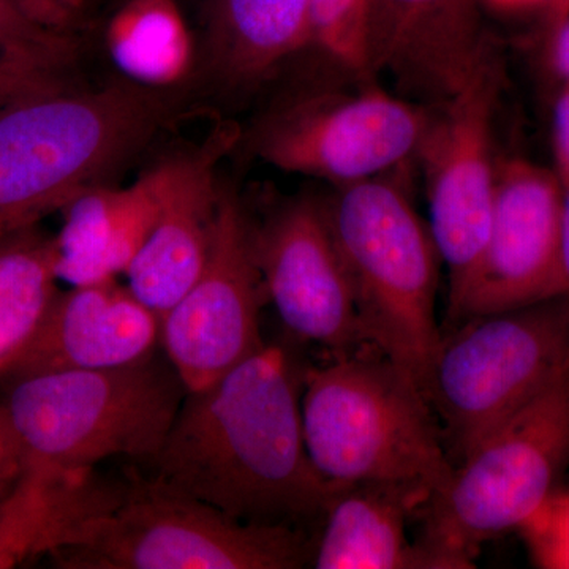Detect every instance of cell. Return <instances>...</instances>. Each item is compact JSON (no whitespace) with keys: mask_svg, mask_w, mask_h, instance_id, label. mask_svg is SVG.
<instances>
[{"mask_svg":"<svg viewBox=\"0 0 569 569\" xmlns=\"http://www.w3.org/2000/svg\"><path fill=\"white\" fill-rule=\"evenodd\" d=\"M302 378L266 346L200 391H187L152 460L157 477L242 522L290 526L323 515L337 488L313 467Z\"/></svg>","mask_w":569,"mask_h":569,"instance_id":"1","label":"cell"},{"mask_svg":"<svg viewBox=\"0 0 569 569\" xmlns=\"http://www.w3.org/2000/svg\"><path fill=\"white\" fill-rule=\"evenodd\" d=\"M160 92L62 82L0 103V239L63 211L140 151L167 119Z\"/></svg>","mask_w":569,"mask_h":569,"instance_id":"2","label":"cell"},{"mask_svg":"<svg viewBox=\"0 0 569 569\" xmlns=\"http://www.w3.org/2000/svg\"><path fill=\"white\" fill-rule=\"evenodd\" d=\"M301 411L310 460L337 489L396 482L432 497L451 479L425 392L376 348L307 370Z\"/></svg>","mask_w":569,"mask_h":569,"instance_id":"3","label":"cell"},{"mask_svg":"<svg viewBox=\"0 0 569 569\" xmlns=\"http://www.w3.org/2000/svg\"><path fill=\"white\" fill-rule=\"evenodd\" d=\"M0 400L28 466L93 470L104 459L159 455L186 385L167 355L111 369L7 377Z\"/></svg>","mask_w":569,"mask_h":569,"instance_id":"4","label":"cell"},{"mask_svg":"<svg viewBox=\"0 0 569 569\" xmlns=\"http://www.w3.org/2000/svg\"><path fill=\"white\" fill-rule=\"evenodd\" d=\"M323 206L367 346L402 367L426 396L443 336L436 318L441 258L429 227L388 174L336 186Z\"/></svg>","mask_w":569,"mask_h":569,"instance_id":"5","label":"cell"},{"mask_svg":"<svg viewBox=\"0 0 569 569\" xmlns=\"http://www.w3.org/2000/svg\"><path fill=\"white\" fill-rule=\"evenodd\" d=\"M569 467V369L490 429L421 509L422 539L460 568L490 539L519 530Z\"/></svg>","mask_w":569,"mask_h":569,"instance_id":"6","label":"cell"},{"mask_svg":"<svg viewBox=\"0 0 569 569\" xmlns=\"http://www.w3.org/2000/svg\"><path fill=\"white\" fill-rule=\"evenodd\" d=\"M312 553L293 527L242 522L152 479L126 488L52 560L70 569H296Z\"/></svg>","mask_w":569,"mask_h":569,"instance_id":"7","label":"cell"},{"mask_svg":"<svg viewBox=\"0 0 569 569\" xmlns=\"http://www.w3.org/2000/svg\"><path fill=\"white\" fill-rule=\"evenodd\" d=\"M569 369V298L468 318L441 336L426 397L460 460Z\"/></svg>","mask_w":569,"mask_h":569,"instance_id":"8","label":"cell"},{"mask_svg":"<svg viewBox=\"0 0 569 569\" xmlns=\"http://www.w3.org/2000/svg\"><path fill=\"white\" fill-rule=\"evenodd\" d=\"M430 110L388 92L377 80L355 91L298 97L252 130L253 156L284 173L346 186L391 173L417 156Z\"/></svg>","mask_w":569,"mask_h":569,"instance_id":"9","label":"cell"},{"mask_svg":"<svg viewBox=\"0 0 569 569\" xmlns=\"http://www.w3.org/2000/svg\"><path fill=\"white\" fill-rule=\"evenodd\" d=\"M498 82L490 54L456 96L430 108L417 153L426 174L429 230L448 269V305L458 298L488 239L497 186L492 127Z\"/></svg>","mask_w":569,"mask_h":569,"instance_id":"10","label":"cell"},{"mask_svg":"<svg viewBox=\"0 0 569 569\" xmlns=\"http://www.w3.org/2000/svg\"><path fill=\"white\" fill-rule=\"evenodd\" d=\"M263 295L253 224L238 194L222 186L203 271L162 318L160 346L187 391L209 387L264 347Z\"/></svg>","mask_w":569,"mask_h":569,"instance_id":"11","label":"cell"},{"mask_svg":"<svg viewBox=\"0 0 569 569\" xmlns=\"http://www.w3.org/2000/svg\"><path fill=\"white\" fill-rule=\"evenodd\" d=\"M561 203L553 170L526 159L497 163L488 239L448 305L449 325L561 296Z\"/></svg>","mask_w":569,"mask_h":569,"instance_id":"12","label":"cell"},{"mask_svg":"<svg viewBox=\"0 0 569 569\" xmlns=\"http://www.w3.org/2000/svg\"><path fill=\"white\" fill-rule=\"evenodd\" d=\"M253 244L264 295L291 336L335 356L369 347L323 201L296 198L280 206L253 224Z\"/></svg>","mask_w":569,"mask_h":569,"instance_id":"13","label":"cell"},{"mask_svg":"<svg viewBox=\"0 0 569 569\" xmlns=\"http://www.w3.org/2000/svg\"><path fill=\"white\" fill-rule=\"evenodd\" d=\"M490 54L479 0H372L370 69L408 100L447 102Z\"/></svg>","mask_w":569,"mask_h":569,"instance_id":"14","label":"cell"},{"mask_svg":"<svg viewBox=\"0 0 569 569\" xmlns=\"http://www.w3.org/2000/svg\"><path fill=\"white\" fill-rule=\"evenodd\" d=\"M231 142L230 132H222L200 151L160 164L156 220L126 274L130 290L160 318L203 271L222 190L216 164Z\"/></svg>","mask_w":569,"mask_h":569,"instance_id":"15","label":"cell"},{"mask_svg":"<svg viewBox=\"0 0 569 569\" xmlns=\"http://www.w3.org/2000/svg\"><path fill=\"white\" fill-rule=\"evenodd\" d=\"M160 336L162 318L129 284H78L59 291L31 347L3 378L134 365L162 348Z\"/></svg>","mask_w":569,"mask_h":569,"instance_id":"16","label":"cell"},{"mask_svg":"<svg viewBox=\"0 0 569 569\" xmlns=\"http://www.w3.org/2000/svg\"><path fill=\"white\" fill-rule=\"evenodd\" d=\"M429 498L426 490L396 482L337 489L310 563L317 569H462L425 539L408 537V520Z\"/></svg>","mask_w":569,"mask_h":569,"instance_id":"17","label":"cell"},{"mask_svg":"<svg viewBox=\"0 0 569 569\" xmlns=\"http://www.w3.org/2000/svg\"><path fill=\"white\" fill-rule=\"evenodd\" d=\"M160 164L126 189L97 186L66 209L54 236L59 280L78 284L110 282L127 274L151 233L159 208Z\"/></svg>","mask_w":569,"mask_h":569,"instance_id":"18","label":"cell"},{"mask_svg":"<svg viewBox=\"0 0 569 569\" xmlns=\"http://www.w3.org/2000/svg\"><path fill=\"white\" fill-rule=\"evenodd\" d=\"M123 492L93 470L28 466L9 496L0 498V569L70 548Z\"/></svg>","mask_w":569,"mask_h":569,"instance_id":"19","label":"cell"},{"mask_svg":"<svg viewBox=\"0 0 569 569\" xmlns=\"http://www.w3.org/2000/svg\"><path fill=\"white\" fill-rule=\"evenodd\" d=\"M204 50L216 80L250 89L312 44L310 0H204Z\"/></svg>","mask_w":569,"mask_h":569,"instance_id":"20","label":"cell"},{"mask_svg":"<svg viewBox=\"0 0 569 569\" xmlns=\"http://www.w3.org/2000/svg\"><path fill=\"white\" fill-rule=\"evenodd\" d=\"M54 236L33 227L0 239V378L31 347L59 293Z\"/></svg>","mask_w":569,"mask_h":569,"instance_id":"21","label":"cell"},{"mask_svg":"<svg viewBox=\"0 0 569 569\" xmlns=\"http://www.w3.org/2000/svg\"><path fill=\"white\" fill-rule=\"evenodd\" d=\"M112 62L127 81L163 89L189 77L192 33L176 0H127L107 31Z\"/></svg>","mask_w":569,"mask_h":569,"instance_id":"22","label":"cell"},{"mask_svg":"<svg viewBox=\"0 0 569 569\" xmlns=\"http://www.w3.org/2000/svg\"><path fill=\"white\" fill-rule=\"evenodd\" d=\"M70 0H0V59L41 77L63 78L77 51Z\"/></svg>","mask_w":569,"mask_h":569,"instance_id":"23","label":"cell"},{"mask_svg":"<svg viewBox=\"0 0 569 569\" xmlns=\"http://www.w3.org/2000/svg\"><path fill=\"white\" fill-rule=\"evenodd\" d=\"M372 0H310L312 44L358 81L377 80L370 69Z\"/></svg>","mask_w":569,"mask_h":569,"instance_id":"24","label":"cell"},{"mask_svg":"<svg viewBox=\"0 0 569 569\" xmlns=\"http://www.w3.org/2000/svg\"><path fill=\"white\" fill-rule=\"evenodd\" d=\"M531 563L569 569V489H559L518 530Z\"/></svg>","mask_w":569,"mask_h":569,"instance_id":"25","label":"cell"},{"mask_svg":"<svg viewBox=\"0 0 569 569\" xmlns=\"http://www.w3.org/2000/svg\"><path fill=\"white\" fill-rule=\"evenodd\" d=\"M28 462L20 440L0 403V498L9 496L24 475Z\"/></svg>","mask_w":569,"mask_h":569,"instance_id":"26","label":"cell"},{"mask_svg":"<svg viewBox=\"0 0 569 569\" xmlns=\"http://www.w3.org/2000/svg\"><path fill=\"white\" fill-rule=\"evenodd\" d=\"M553 173L569 187V82H560L552 107Z\"/></svg>","mask_w":569,"mask_h":569,"instance_id":"27","label":"cell"},{"mask_svg":"<svg viewBox=\"0 0 569 569\" xmlns=\"http://www.w3.org/2000/svg\"><path fill=\"white\" fill-rule=\"evenodd\" d=\"M62 82H66L63 78L41 77V74L18 69L0 59V103L9 102L24 93L39 91V89L62 84Z\"/></svg>","mask_w":569,"mask_h":569,"instance_id":"28","label":"cell"},{"mask_svg":"<svg viewBox=\"0 0 569 569\" xmlns=\"http://www.w3.org/2000/svg\"><path fill=\"white\" fill-rule=\"evenodd\" d=\"M549 63L560 82H569V11L548 32Z\"/></svg>","mask_w":569,"mask_h":569,"instance_id":"29","label":"cell"},{"mask_svg":"<svg viewBox=\"0 0 569 569\" xmlns=\"http://www.w3.org/2000/svg\"><path fill=\"white\" fill-rule=\"evenodd\" d=\"M560 277L561 296L569 298V187H563V203H561Z\"/></svg>","mask_w":569,"mask_h":569,"instance_id":"30","label":"cell"},{"mask_svg":"<svg viewBox=\"0 0 569 569\" xmlns=\"http://www.w3.org/2000/svg\"><path fill=\"white\" fill-rule=\"evenodd\" d=\"M568 11L569 0H552L550 2V6L546 9V28H548V32L552 31L563 20Z\"/></svg>","mask_w":569,"mask_h":569,"instance_id":"31","label":"cell"},{"mask_svg":"<svg viewBox=\"0 0 569 569\" xmlns=\"http://www.w3.org/2000/svg\"><path fill=\"white\" fill-rule=\"evenodd\" d=\"M489 2L496 3L498 7H503V9H530V7H542L546 11L552 0H489Z\"/></svg>","mask_w":569,"mask_h":569,"instance_id":"32","label":"cell"},{"mask_svg":"<svg viewBox=\"0 0 569 569\" xmlns=\"http://www.w3.org/2000/svg\"><path fill=\"white\" fill-rule=\"evenodd\" d=\"M70 2L73 3V6L80 7L84 0H70Z\"/></svg>","mask_w":569,"mask_h":569,"instance_id":"33","label":"cell"}]
</instances>
